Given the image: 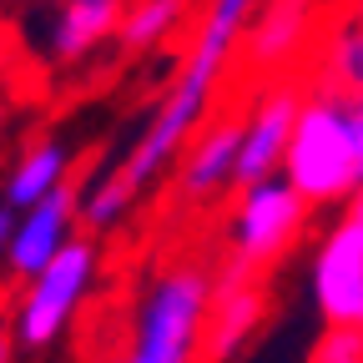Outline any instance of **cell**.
Listing matches in <instances>:
<instances>
[{
  "instance_id": "2",
  "label": "cell",
  "mask_w": 363,
  "mask_h": 363,
  "mask_svg": "<svg viewBox=\"0 0 363 363\" xmlns=\"http://www.w3.org/2000/svg\"><path fill=\"white\" fill-rule=\"evenodd\" d=\"M283 182L308 202H353L363 192V101L318 91L303 101L293 147L283 157Z\"/></svg>"
},
{
  "instance_id": "18",
  "label": "cell",
  "mask_w": 363,
  "mask_h": 363,
  "mask_svg": "<svg viewBox=\"0 0 363 363\" xmlns=\"http://www.w3.org/2000/svg\"><path fill=\"white\" fill-rule=\"evenodd\" d=\"M0 363H11V343H6V333H0Z\"/></svg>"
},
{
  "instance_id": "11",
  "label": "cell",
  "mask_w": 363,
  "mask_h": 363,
  "mask_svg": "<svg viewBox=\"0 0 363 363\" xmlns=\"http://www.w3.org/2000/svg\"><path fill=\"white\" fill-rule=\"evenodd\" d=\"M262 293L252 288V283H222L217 288V298H212V313H207V353H212V363L217 358H233L247 338H252V328L262 323Z\"/></svg>"
},
{
  "instance_id": "16",
  "label": "cell",
  "mask_w": 363,
  "mask_h": 363,
  "mask_svg": "<svg viewBox=\"0 0 363 363\" xmlns=\"http://www.w3.org/2000/svg\"><path fill=\"white\" fill-rule=\"evenodd\" d=\"M308 363H363V328H328Z\"/></svg>"
},
{
  "instance_id": "8",
  "label": "cell",
  "mask_w": 363,
  "mask_h": 363,
  "mask_svg": "<svg viewBox=\"0 0 363 363\" xmlns=\"http://www.w3.org/2000/svg\"><path fill=\"white\" fill-rule=\"evenodd\" d=\"M71 217H76V192L61 187L56 197H45L40 207L16 217V238H11V272L26 283H35L45 267H51L76 238H71Z\"/></svg>"
},
{
  "instance_id": "19",
  "label": "cell",
  "mask_w": 363,
  "mask_h": 363,
  "mask_svg": "<svg viewBox=\"0 0 363 363\" xmlns=\"http://www.w3.org/2000/svg\"><path fill=\"white\" fill-rule=\"evenodd\" d=\"M358 328H363V313H358Z\"/></svg>"
},
{
  "instance_id": "17",
  "label": "cell",
  "mask_w": 363,
  "mask_h": 363,
  "mask_svg": "<svg viewBox=\"0 0 363 363\" xmlns=\"http://www.w3.org/2000/svg\"><path fill=\"white\" fill-rule=\"evenodd\" d=\"M11 238H16V212L0 207V267L11 262Z\"/></svg>"
},
{
  "instance_id": "1",
  "label": "cell",
  "mask_w": 363,
  "mask_h": 363,
  "mask_svg": "<svg viewBox=\"0 0 363 363\" xmlns=\"http://www.w3.org/2000/svg\"><path fill=\"white\" fill-rule=\"evenodd\" d=\"M252 16H257V6H247V0H222V6L207 11L187 61H182V71H177V81L167 91V101L157 106L147 131L136 136V147L121 157V167L91 187V197H86V222L91 227H111L136 202V192H142L177 152H187V136L197 131V121H202V111L212 101V86H217L227 56L238 51V40L247 35Z\"/></svg>"
},
{
  "instance_id": "15",
  "label": "cell",
  "mask_w": 363,
  "mask_h": 363,
  "mask_svg": "<svg viewBox=\"0 0 363 363\" xmlns=\"http://www.w3.org/2000/svg\"><path fill=\"white\" fill-rule=\"evenodd\" d=\"M182 16H187V6H177V0H142V6H126L116 40L126 45V51H152L157 40H167V30Z\"/></svg>"
},
{
  "instance_id": "14",
  "label": "cell",
  "mask_w": 363,
  "mask_h": 363,
  "mask_svg": "<svg viewBox=\"0 0 363 363\" xmlns=\"http://www.w3.org/2000/svg\"><path fill=\"white\" fill-rule=\"evenodd\" d=\"M323 76L333 96H348V101H363V11L348 16L333 40H328V56H323Z\"/></svg>"
},
{
  "instance_id": "6",
  "label": "cell",
  "mask_w": 363,
  "mask_h": 363,
  "mask_svg": "<svg viewBox=\"0 0 363 363\" xmlns=\"http://www.w3.org/2000/svg\"><path fill=\"white\" fill-rule=\"evenodd\" d=\"M303 222H308V202L283 177H267L257 187H242L238 212H233V233L227 238H233L242 267H262V262L288 252V242L303 233Z\"/></svg>"
},
{
  "instance_id": "3",
  "label": "cell",
  "mask_w": 363,
  "mask_h": 363,
  "mask_svg": "<svg viewBox=\"0 0 363 363\" xmlns=\"http://www.w3.org/2000/svg\"><path fill=\"white\" fill-rule=\"evenodd\" d=\"M212 298L217 293L202 267H167L136 313V338L121 363H192L197 338L207 333Z\"/></svg>"
},
{
  "instance_id": "4",
  "label": "cell",
  "mask_w": 363,
  "mask_h": 363,
  "mask_svg": "<svg viewBox=\"0 0 363 363\" xmlns=\"http://www.w3.org/2000/svg\"><path fill=\"white\" fill-rule=\"evenodd\" d=\"M91 272H96V247L76 238L35 283H26V298L16 308V338L26 348H45L66 333L71 313L81 308V298L91 288Z\"/></svg>"
},
{
  "instance_id": "5",
  "label": "cell",
  "mask_w": 363,
  "mask_h": 363,
  "mask_svg": "<svg viewBox=\"0 0 363 363\" xmlns=\"http://www.w3.org/2000/svg\"><path fill=\"white\" fill-rule=\"evenodd\" d=\"M313 303L328 328H358L363 313V192L343 207L313 257Z\"/></svg>"
},
{
  "instance_id": "7",
  "label": "cell",
  "mask_w": 363,
  "mask_h": 363,
  "mask_svg": "<svg viewBox=\"0 0 363 363\" xmlns=\"http://www.w3.org/2000/svg\"><path fill=\"white\" fill-rule=\"evenodd\" d=\"M303 101L293 86H278L257 101V111L247 116L242 131V162H238V187H257L267 177H283V157L293 147V131L303 116Z\"/></svg>"
},
{
  "instance_id": "12",
  "label": "cell",
  "mask_w": 363,
  "mask_h": 363,
  "mask_svg": "<svg viewBox=\"0 0 363 363\" xmlns=\"http://www.w3.org/2000/svg\"><path fill=\"white\" fill-rule=\"evenodd\" d=\"M308 21H313L308 6H257V16H252V26L242 35L247 61L252 66H283L298 45H303Z\"/></svg>"
},
{
  "instance_id": "10",
  "label": "cell",
  "mask_w": 363,
  "mask_h": 363,
  "mask_svg": "<svg viewBox=\"0 0 363 363\" xmlns=\"http://www.w3.org/2000/svg\"><path fill=\"white\" fill-rule=\"evenodd\" d=\"M121 16H126V6H116V0H76V6H61L56 26H51V56L56 61L91 56L101 40H111L121 30Z\"/></svg>"
},
{
  "instance_id": "9",
  "label": "cell",
  "mask_w": 363,
  "mask_h": 363,
  "mask_svg": "<svg viewBox=\"0 0 363 363\" xmlns=\"http://www.w3.org/2000/svg\"><path fill=\"white\" fill-rule=\"evenodd\" d=\"M242 131H247V121H238V116H217L212 126H202L197 142L182 152L177 192L202 202V197H217L222 187H233L238 162H242Z\"/></svg>"
},
{
  "instance_id": "13",
  "label": "cell",
  "mask_w": 363,
  "mask_h": 363,
  "mask_svg": "<svg viewBox=\"0 0 363 363\" xmlns=\"http://www.w3.org/2000/svg\"><path fill=\"white\" fill-rule=\"evenodd\" d=\"M66 187V152L56 147V142H40L35 152H26L21 157V167L11 172V182H6V207L16 212H30V207H40L45 197H56Z\"/></svg>"
}]
</instances>
